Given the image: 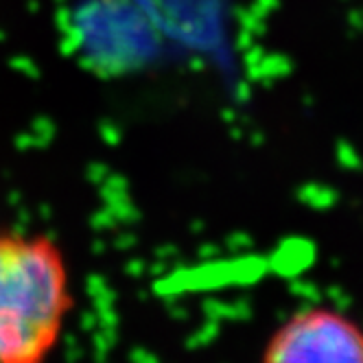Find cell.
<instances>
[{
    "mask_svg": "<svg viewBox=\"0 0 363 363\" xmlns=\"http://www.w3.org/2000/svg\"><path fill=\"white\" fill-rule=\"evenodd\" d=\"M72 306L62 247L44 235L0 232V363H46Z\"/></svg>",
    "mask_w": 363,
    "mask_h": 363,
    "instance_id": "obj_1",
    "label": "cell"
},
{
    "mask_svg": "<svg viewBox=\"0 0 363 363\" xmlns=\"http://www.w3.org/2000/svg\"><path fill=\"white\" fill-rule=\"evenodd\" d=\"M261 363H363V326L328 306L300 308L269 335Z\"/></svg>",
    "mask_w": 363,
    "mask_h": 363,
    "instance_id": "obj_2",
    "label": "cell"
}]
</instances>
